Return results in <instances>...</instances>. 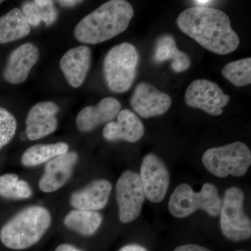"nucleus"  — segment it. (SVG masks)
<instances>
[{
  "instance_id": "1",
  "label": "nucleus",
  "mask_w": 251,
  "mask_h": 251,
  "mask_svg": "<svg viewBox=\"0 0 251 251\" xmlns=\"http://www.w3.org/2000/svg\"><path fill=\"white\" fill-rule=\"evenodd\" d=\"M180 30L204 49L217 54L232 53L239 46V36L224 11L211 7L188 8L176 18Z\"/></svg>"
},
{
  "instance_id": "2",
  "label": "nucleus",
  "mask_w": 251,
  "mask_h": 251,
  "mask_svg": "<svg viewBox=\"0 0 251 251\" xmlns=\"http://www.w3.org/2000/svg\"><path fill=\"white\" fill-rule=\"evenodd\" d=\"M134 9L125 0H110L86 16L74 29L77 41L84 44H100L126 30Z\"/></svg>"
},
{
  "instance_id": "3",
  "label": "nucleus",
  "mask_w": 251,
  "mask_h": 251,
  "mask_svg": "<svg viewBox=\"0 0 251 251\" xmlns=\"http://www.w3.org/2000/svg\"><path fill=\"white\" fill-rule=\"evenodd\" d=\"M51 224L50 213L41 206H31L18 212L1 227L0 240L13 250H23L40 241Z\"/></svg>"
},
{
  "instance_id": "4",
  "label": "nucleus",
  "mask_w": 251,
  "mask_h": 251,
  "mask_svg": "<svg viewBox=\"0 0 251 251\" xmlns=\"http://www.w3.org/2000/svg\"><path fill=\"white\" fill-rule=\"evenodd\" d=\"M140 56L133 44L122 43L114 46L105 55L103 74L108 88L115 93L130 90L136 77Z\"/></svg>"
},
{
  "instance_id": "5",
  "label": "nucleus",
  "mask_w": 251,
  "mask_h": 251,
  "mask_svg": "<svg viewBox=\"0 0 251 251\" xmlns=\"http://www.w3.org/2000/svg\"><path fill=\"white\" fill-rule=\"evenodd\" d=\"M222 200L217 187L211 183L203 185L200 192L193 191L188 184L176 186L170 198L168 209L175 217L183 219L198 210L205 211L212 217L219 216Z\"/></svg>"
},
{
  "instance_id": "6",
  "label": "nucleus",
  "mask_w": 251,
  "mask_h": 251,
  "mask_svg": "<svg viewBox=\"0 0 251 251\" xmlns=\"http://www.w3.org/2000/svg\"><path fill=\"white\" fill-rule=\"evenodd\" d=\"M203 166L219 178L244 176L251 165V151L242 142L208 149L202 157Z\"/></svg>"
},
{
  "instance_id": "7",
  "label": "nucleus",
  "mask_w": 251,
  "mask_h": 251,
  "mask_svg": "<svg viewBox=\"0 0 251 251\" xmlns=\"http://www.w3.org/2000/svg\"><path fill=\"white\" fill-rule=\"evenodd\" d=\"M244 193L233 186L225 192L220 211V227L227 239L234 242L247 240L251 236L250 218L244 211Z\"/></svg>"
},
{
  "instance_id": "8",
  "label": "nucleus",
  "mask_w": 251,
  "mask_h": 251,
  "mask_svg": "<svg viewBox=\"0 0 251 251\" xmlns=\"http://www.w3.org/2000/svg\"><path fill=\"white\" fill-rule=\"evenodd\" d=\"M116 198L122 223L129 224L139 217L146 197L138 173L131 171L122 173L117 180Z\"/></svg>"
},
{
  "instance_id": "9",
  "label": "nucleus",
  "mask_w": 251,
  "mask_h": 251,
  "mask_svg": "<svg viewBox=\"0 0 251 251\" xmlns=\"http://www.w3.org/2000/svg\"><path fill=\"white\" fill-rule=\"evenodd\" d=\"M185 103L193 108L201 109L208 115L219 116L223 113V108L229 101V95L216 82L199 79L193 81L185 92Z\"/></svg>"
},
{
  "instance_id": "10",
  "label": "nucleus",
  "mask_w": 251,
  "mask_h": 251,
  "mask_svg": "<svg viewBox=\"0 0 251 251\" xmlns=\"http://www.w3.org/2000/svg\"><path fill=\"white\" fill-rule=\"evenodd\" d=\"M139 175L147 199L153 203L162 202L171 182L169 171L163 160L154 153H148L142 161Z\"/></svg>"
},
{
  "instance_id": "11",
  "label": "nucleus",
  "mask_w": 251,
  "mask_h": 251,
  "mask_svg": "<svg viewBox=\"0 0 251 251\" xmlns=\"http://www.w3.org/2000/svg\"><path fill=\"white\" fill-rule=\"evenodd\" d=\"M130 105L143 118L161 116L172 104L171 97L147 82H140L130 97Z\"/></svg>"
},
{
  "instance_id": "12",
  "label": "nucleus",
  "mask_w": 251,
  "mask_h": 251,
  "mask_svg": "<svg viewBox=\"0 0 251 251\" xmlns=\"http://www.w3.org/2000/svg\"><path fill=\"white\" fill-rule=\"evenodd\" d=\"M59 111V107L54 102H41L34 105L26 119L28 139L34 141L54 133L58 126L56 115Z\"/></svg>"
},
{
  "instance_id": "13",
  "label": "nucleus",
  "mask_w": 251,
  "mask_h": 251,
  "mask_svg": "<svg viewBox=\"0 0 251 251\" xmlns=\"http://www.w3.org/2000/svg\"><path fill=\"white\" fill-rule=\"evenodd\" d=\"M78 156L75 152H67L48 162L39 180V188L45 193H52L64 186L76 164Z\"/></svg>"
},
{
  "instance_id": "14",
  "label": "nucleus",
  "mask_w": 251,
  "mask_h": 251,
  "mask_svg": "<svg viewBox=\"0 0 251 251\" xmlns=\"http://www.w3.org/2000/svg\"><path fill=\"white\" fill-rule=\"evenodd\" d=\"M39 59V50L36 46L31 43L23 44L10 54L3 76L9 83H23Z\"/></svg>"
},
{
  "instance_id": "15",
  "label": "nucleus",
  "mask_w": 251,
  "mask_h": 251,
  "mask_svg": "<svg viewBox=\"0 0 251 251\" xmlns=\"http://www.w3.org/2000/svg\"><path fill=\"white\" fill-rule=\"evenodd\" d=\"M145 126L143 122L133 112L125 109L117 115V122H108L103 130L104 138L109 141L125 140L136 143L143 138Z\"/></svg>"
},
{
  "instance_id": "16",
  "label": "nucleus",
  "mask_w": 251,
  "mask_h": 251,
  "mask_svg": "<svg viewBox=\"0 0 251 251\" xmlns=\"http://www.w3.org/2000/svg\"><path fill=\"white\" fill-rule=\"evenodd\" d=\"M92 62V51L85 46L69 50L61 59V70L69 82L74 88L83 84L90 70Z\"/></svg>"
},
{
  "instance_id": "17",
  "label": "nucleus",
  "mask_w": 251,
  "mask_h": 251,
  "mask_svg": "<svg viewBox=\"0 0 251 251\" xmlns=\"http://www.w3.org/2000/svg\"><path fill=\"white\" fill-rule=\"evenodd\" d=\"M112 184L106 179H97L72 193L70 203L75 209L98 211L108 204Z\"/></svg>"
},
{
  "instance_id": "18",
  "label": "nucleus",
  "mask_w": 251,
  "mask_h": 251,
  "mask_svg": "<svg viewBox=\"0 0 251 251\" xmlns=\"http://www.w3.org/2000/svg\"><path fill=\"white\" fill-rule=\"evenodd\" d=\"M122 105L116 99L106 97L96 106H87L82 109L76 119L79 130L89 132L99 125L108 123L121 111Z\"/></svg>"
},
{
  "instance_id": "19",
  "label": "nucleus",
  "mask_w": 251,
  "mask_h": 251,
  "mask_svg": "<svg viewBox=\"0 0 251 251\" xmlns=\"http://www.w3.org/2000/svg\"><path fill=\"white\" fill-rule=\"evenodd\" d=\"M167 60H172V69L176 73L186 72L191 65V57L178 49L174 36L170 34L157 39L153 54V61L158 64Z\"/></svg>"
},
{
  "instance_id": "20",
  "label": "nucleus",
  "mask_w": 251,
  "mask_h": 251,
  "mask_svg": "<svg viewBox=\"0 0 251 251\" xmlns=\"http://www.w3.org/2000/svg\"><path fill=\"white\" fill-rule=\"evenodd\" d=\"M31 27L22 11L14 8L0 17V44H7L25 37Z\"/></svg>"
},
{
  "instance_id": "21",
  "label": "nucleus",
  "mask_w": 251,
  "mask_h": 251,
  "mask_svg": "<svg viewBox=\"0 0 251 251\" xmlns=\"http://www.w3.org/2000/svg\"><path fill=\"white\" fill-rule=\"evenodd\" d=\"M103 221V216L98 211L74 209L67 214L64 224L68 228L83 236L93 235Z\"/></svg>"
},
{
  "instance_id": "22",
  "label": "nucleus",
  "mask_w": 251,
  "mask_h": 251,
  "mask_svg": "<svg viewBox=\"0 0 251 251\" xmlns=\"http://www.w3.org/2000/svg\"><path fill=\"white\" fill-rule=\"evenodd\" d=\"M23 16L29 25H39L41 22L50 25L55 22L58 12L54 6V1L50 0H35L26 1L22 6Z\"/></svg>"
},
{
  "instance_id": "23",
  "label": "nucleus",
  "mask_w": 251,
  "mask_h": 251,
  "mask_svg": "<svg viewBox=\"0 0 251 251\" xmlns=\"http://www.w3.org/2000/svg\"><path fill=\"white\" fill-rule=\"evenodd\" d=\"M69 148V145L65 143L35 145L23 153L21 163L26 167L39 166L68 152Z\"/></svg>"
},
{
  "instance_id": "24",
  "label": "nucleus",
  "mask_w": 251,
  "mask_h": 251,
  "mask_svg": "<svg viewBox=\"0 0 251 251\" xmlns=\"http://www.w3.org/2000/svg\"><path fill=\"white\" fill-rule=\"evenodd\" d=\"M32 190L27 181L18 175L5 174L0 176V196L8 199L22 200L30 198Z\"/></svg>"
},
{
  "instance_id": "25",
  "label": "nucleus",
  "mask_w": 251,
  "mask_h": 251,
  "mask_svg": "<svg viewBox=\"0 0 251 251\" xmlns=\"http://www.w3.org/2000/svg\"><path fill=\"white\" fill-rule=\"evenodd\" d=\"M225 78L236 87H244L251 83V58L241 59L229 62L221 71Z\"/></svg>"
},
{
  "instance_id": "26",
  "label": "nucleus",
  "mask_w": 251,
  "mask_h": 251,
  "mask_svg": "<svg viewBox=\"0 0 251 251\" xmlns=\"http://www.w3.org/2000/svg\"><path fill=\"white\" fill-rule=\"evenodd\" d=\"M17 122L11 112L0 108V150L11 141L16 134Z\"/></svg>"
},
{
  "instance_id": "27",
  "label": "nucleus",
  "mask_w": 251,
  "mask_h": 251,
  "mask_svg": "<svg viewBox=\"0 0 251 251\" xmlns=\"http://www.w3.org/2000/svg\"><path fill=\"white\" fill-rule=\"evenodd\" d=\"M174 251H211L209 249L198 244H186L180 246L175 249Z\"/></svg>"
},
{
  "instance_id": "28",
  "label": "nucleus",
  "mask_w": 251,
  "mask_h": 251,
  "mask_svg": "<svg viewBox=\"0 0 251 251\" xmlns=\"http://www.w3.org/2000/svg\"><path fill=\"white\" fill-rule=\"evenodd\" d=\"M118 251H148L145 247L138 244H128L122 247Z\"/></svg>"
},
{
  "instance_id": "29",
  "label": "nucleus",
  "mask_w": 251,
  "mask_h": 251,
  "mask_svg": "<svg viewBox=\"0 0 251 251\" xmlns=\"http://www.w3.org/2000/svg\"><path fill=\"white\" fill-rule=\"evenodd\" d=\"M55 251H83L78 248L74 247L72 244H62L59 245L57 249H55Z\"/></svg>"
},
{
  "instance_id": "30",
  "label": "nucleus",
  "mask_w": 251,
  "mask_h": 251,
  "mask_svg": "<svg viewBox=\"0 0 251 251\" xmlns=\"http://www.w3.org/2000/svg\"><path fill=\"white\" fill-rule=\"evenodd\" d=\"M61 6H64V7H72V6H75V5L80 4L82 1H78V0H61L58 1Z\"/></svg>"
},
{
  "instance_id": "31",
  "label": "nucleus",
  "mask_w": 251,
  "mask_h": 251,
  "mask_svg": "<svg viewBox=\"0 0 251 251\" xmlns=\"http://www.w3.org/2000/svg\"><path fill=\"white\" fill-rule=\"evenodd\" d=\"M193 4L197 5L199 7H208V6L214 4L215 1L211 0H196L193 1Z\"/></svg>"
},
{
  "instance_id": "32",
  "label": "nucleus",
  "mask_w": 251,
  "mask_h": 251,
  "mask_svg": "<svg viewBox=\"0 0 251 251\" xmlns=\"http://www.w3.org/2000/svg\"><path fill=\"white\" fill-rule=\"evenodd\" d=\"M2 2H3V1H0V4H1V3H2Z\"/></svg>"
},
{
  "instance_id": "33",
  "label": "nucleus",
  "mask_w": 251,
  "mask_h": 251,
  "mask_svg": "<svg viewBox=\"0 0 251 251\" xmlns=\"http://www.w3.org/2000/svg\"></svg>"
}]
</instances>
